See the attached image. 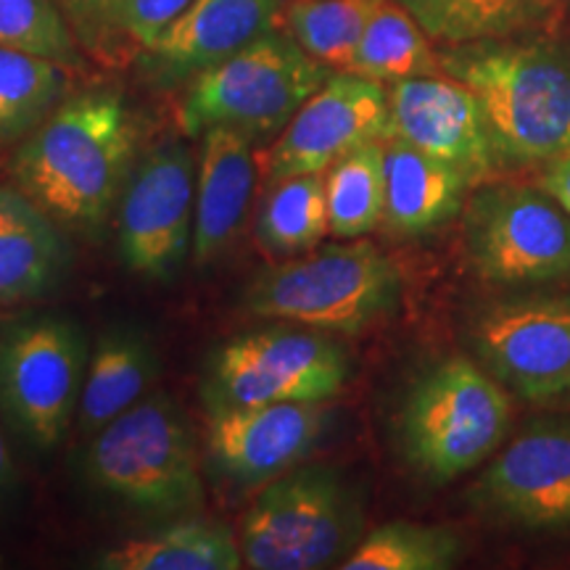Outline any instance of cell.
<instances>
[{
  "label": "cell",
  "instance_id": "cell-1",
  "mask_svg": "<svg viewBox=\"0 0 570 570\" xmlns=\"http://www.w3.org/2000/svg\"><path fill=\"white\" fill-rule=\"evenodd\" d=\"M138 125L125 98L90 90L48 114L13 159V180L53 223L98 230L130 183Z\"/></svg>",
  "mask_w": 570,
  "mask_h": 570
},
{
  "label": "cell",
  "instance_id": "cell-2",
  "mask_svg": "<svg viewBox=\"0 0 570 570\" xmlns=\"http://www.w3.org/2000/svg\"><path fill=\"white\" fill-rule=\"evenodd\" d=\"M441 67L479 98L499 167H544L570 151V51L558 42L520 35L449 46Z\"/></svg>",
  "mask_w": 570,
  "mask_h": 570
},
{
  "label": "cell",
  "instance_id": "cell-3",
  "mask_svg": "<svg viewBox=\"0 0 570 570\" xmlns=\"http://www.w3.org/2000/svg\"><path fill=\"white\" fill-rule=\"evenodd\" d=\"M85 470L101 494L140 515L173 518L204 504L194 428L167 394L140 399L90 436Z\"/></svg>",
  "mask_w": 570,
  "mask_h": 570
},
{
  "label": "cell",
  "instance_id": "cell-4",
  "mask_svg": "<svg viewBox=\"0 0 570 570\" xmlns=\"http://www.w3.org/2000/svg\"><path fill=\"white\" fill-rule=\"evenodd\" d=\"M510 396L481 362L449 356L415 377L399 407V446L415 473L449 483L508 439Z\"/></svg>",
  "mask_w": 570,
  "mask_h": 570
},
{
  "label": "cell",
  "instance_id": "cell-5",
  "mask_svg": "<svg viewBox=\"0 0 570 570\" xmlns=\"http://www.w3.org/2000/svg\"><path fill=\"white\" fill-rule=\"evenodd\" d=\"M402 302L394 262L373 244H336L265 269L248 283L246 315L356 336Z\"/></svg>",
  "mask_w": 570,
  "mask_h": 570
},
{
  "label": "cell",
  "instance_id": "cell-6",
  "mask_svg": "<svg viewBox=\"0 0 570 570\" xmlns=\"http://www.w3.org/2000/svg\"><path fill=\"white\" fill-rule=\"evenodd\" d=\"M365 510L354 483L327 465L269 481L240 518L238 544L252 570L338 568L362 539Z\"/></svg>",
  "mask_w": 570,
  "mask_h": 570
},
{
  "label": "cell",
  "instance_id": "cell-7",
  "mask_svg": "<svg viewBox=\"0 0 570 570\" xmlns=\"http://www.w3.org/2000/svg\"><path fill=\"white\" fill-rule=\"evenodd\" d=\"M327 77L323 61L288 35L269 30L196 75L180 109V127L190 138L212 127H233L252 138L281 132Z\"/></svg>",
  "mask_w": 570,
  "mask_h": 570
},
{
  "label": "cell",
  "instance_id": "cell-8",
  "mask_svg": "<svg viewBox=\"0 0 570 570\" xmlns=\"http://www.w3.org/2000/svg\"><path fill=\"white\" fill-rule=\"evenodd\" d=\"M352 360L323 331L265 327L219 344L206 356L198 394L206 412L283 402H327L346 386Z\"/></svg>",
  "mask_w": 570,
  "mask_h": 570
},
{
  "label": "cell",
  "instance_id": "cell-9",
  "mask_svg": "<svg viewBox=\"0 0 570 570\" xmlns=\"http://www.w3.org/2000/svg\"><path fill=\"white\" fill-rule=\"evenodd\" d=\"M465 252L475 273L497 285L570 281V214L541 188L487 185L468 202Z\"/></svg>",
  "mask_w": 570,
  "mask_h": 570
},
{
  "label": "cell",
  "instance_id": "cell-10",
  "mask_svg": "<svg viewBox=\"0 0 570 570\" xmlns=\"http://www.w3.org/2000/svg\"><path fill=\"white\" fill-rule=\"evenodd\" d=\"M470 346L525 402L570 399V291L497 298L470 323Z\"/></svg>",
  "mask_w": 570,
  "mask_h": 570
},
{
  "label": "cell",
  "instance_id": "cell-11",
  "mask_svg": "<svg viewBox=\"0 0 570 570\" xmlns=\"http://www.w3.org/2000/svg\"><path fill=\"white\" fill-rule=\"evenodd\" d=\"M88 341L69 320H27L0 341V404L35 446L63 439L80 404Z\"/></svg>",
  "mask_w": 570,
  "mask_h": 570
},
{
  "label": "cell",
  "instance_id": "cell-12",
  "mask_svg": "<svg viewBox=\"0 0 570 570\" xmlns=\"http://www.w3.org/2000/svg\"><path fill=\"white\" fill-rule=\"evenodd\" d=\"M196 175L185 146H164L130 175L117 214V252L132 275L169 281L194 248Z\"/></svg>",
  "mask_w": 570,
  "mask_h": 570
},
{
  "label": "cell",
  "instance_id": "cell-13",
  "mask_svg": "<svg viewBox=\"0 0 570 570\" xmlns=\"http://www.w3.org/2000/svg\"><path fill=\"white\" fill-rule=\"evenodd\" d=\"M391 106L383 82L338 71L302 104L265 159V180L323 175L341 156L373 140H391Z\"/></svg>",
  "mask_w": 570,
  "mask_h": 570
},
{
  "label": "cell",
  "instance_id": "cell-14",
  "mask_svg": "<svg viewBox=\"0 0 570 570\" xmlns=\"http://www.w3.org/2000/svg\"><path fill=\"white\" fill-rule=\"evenodd\" d=\"M470 502L525 531L570 529V420L525 428L483 470Z\"/></svg>",
  "mask_w": 570,
  "mask_h": 570
},
{
  "label": "cell",
  "instance_id": "cell-15",
  "mask_svg": "<svg viewBox=\"0 0 570 570\" xmlns=\"http://www.w3.org/2000/svg\"><path fill=\"white\" fill-rule=\"evenodd\" d=\"M389 106L391 138L452 164L473 185L499 169L487 117L465 82L449 75L399 80L389 88Z\"/></svg>",
  "mask_w": 570,
  "mask_h": 570
},
{
  "label": "cell",
  "instance_id": "cell-16",
  "mask_svg": "<svg viewBox=\"0 0 570 570\" xmlns=\"http://www.w3.org/2000/svg\"><path fill=\"white\" fill-rule=\"evenodd\" d=\"M327 428L323 402H283L209 415V462L227 481L254 487L288 473L315 452Z\"/></svg>",
  "mask_w": 570,
  "mask_h": 570
},
{
  "label": "cell",
  "instance_id": "cell-17",
  "mask_svg": "<svg viewBox=\"0 0 570 570\" xmlns=\"http://www.w3.org/2000/svg\"><path fill=\"white\" fill-rule=\"evenodd\" d=\"M281 9L283 0H194L142 48L146 67L164 82L202 75L273 30Z\"/></svg>",
  "mask_w": 570,
  "mask_h": 570
},
{
  "label": "cell",
  "instance_id": "cell-18",
  "mask_svg": "<svg viewBox=\"0 0 570 570\" xmlns=\"http://www.w3.org/2000/svg\"><path fill=\"white\" fill-rule=\"evenodd\" d=\"M196 180L194 265L217 259L238 235L252 204L256 180L254 138L233 127H212L204 135Z\"/></svg>",
  "mask_w": 570,
  "mask_h": 570
},
{
  "label": "cell",
  "instance_id": "cell-19",
  "mask_svg": "<svg viewBox=\"0 0 570 570\" xmlns=\"http://www.w3.org/2000/svg\"><path fill=\"white\" fill-rule=\"evenodd\" d=\"M473 183L452 164L386 140V209L383 225L396 235H425L454 219Z\"/></svg>",
  "mask_w": 570,
  "mask_h": 570
},
{
  "label": "cell",
  "instance_id": "cell-20",
  "mask_svg": "<svg viewBox=\"0 0 570 570\" xmlns=\"http://www.w3.org/2000/svg\"><path fill=\"white\" fill-rule=\"evenodd\" d=\"M159 375V356L146 333L135 327H111L98 338L85 370L77 423L85 436H96L104 425L148 396Z\"/></svg>",
  "mask_w": 570,
  "mask_h": 570
},
{
  "label": "cell",
  "instance_id": "cell-21",
  "mask_svg": "<svg viewBox=\"0 0 570 570\" xmlns=\"http://www.w3.org/2000/svg\"><path fill=\"white\" fill-rule=\"evenodd\" d=\"M67 248L53 219L21 190L0 185V306L46 294Z\"/></svg>",
  "mask_w": 570,
  "mask_h": 570
},
{
  "label": "cell",
  "instance_id": "cell-22",
  "mask_svg": "<svg viewBox=\"0 0 570 570\" xmlns=\"http://www.w3.org/2000/svg\"><path fill=\"white\" fill-rule=\"evenodd\" d=\"M431 40L465 46L479 40L520 38L544 30L558 0H396Z\"/></svg>",
  "mask_w": 570,
  "mask_h": 570
},
{
  "label": "cell",
  "instance_id": "cell-23",
  "mask_svg": "<svg viewBox=\"0 0 570 570\" xmlns=\"http://www.w3.org/2000/svg\"><path fill=\"white\" fill-rule=\"evenodd\" d=\"M101 570H240L238 537L219 523L185 520L125 541L96 560Z\"/></svg>",
  "mask_w": 570,
  "mask_h": 570
},
{
  "label": "cell",
  "instance_id": "cell-24",
  "mask_svg": "<svg viewBox=\"0 0 570 570\" xmlns=\"http://www.w3.org/2000/svg\"><path fill=\"white\" fill-rule=\"evenodd\" d=\"M348 71L394 85L410 77L444 75V67L441 56L433 51L431 38L412 19V13L396 0H383L362 32Z\"/></svg>",
  "mask_w": 570,
  "mask_h": 570
},
{
  "label": "cell",
  "instance_id": "cell-25",
  "mask_svg": "<svg viewBox=\"0 0 570 570\" xmlns=\"http://www.w3.org/2000/svg\"><path fill=\"white\" fill-rule=\"evenodd\" d=\"M327 223L341 240L362 238L383 223L386 209V140L354 148L327 169Z\"/></svg>",
  "mask_w": 570,
  "mask_h": 570
},
{
  "label": "cell",
  "instance_id": "cell-26",
  "mask_svg": "<svg viewBox=\"0 0 570 570\" xmlns=\"http://www.w3.org/2000/svg\"><path fill=\"white\" fill-rule=\"evenodd\" d=\"M256 240L273 256H298L323 244L331 233L323 175H296L269 185L256 217Z\"/></svg>",
  "mask_w": 570,
  "mask_h": 570
},
{
  "label": "cell",
  "instance_id": "cell-27",
  "mask_svg": "<svg viewBox=\"0 0 570 570\" xmlns=\"http://www.w3.org/2000/svg\"><path fill=\"white\" fill-rule=\"evenodd\" d=\"M465 552L462 537L446 525L394 520L360 539L341 570H449Z\"/></svg>",
  "mask_w": 570,
  "mask_h": 570
},
{
  "label": "cell",
  "instance_id": "cell-28",
  "mask_svg": "<svg viewBox=\"0 0 570 570\" xmlns=\"http://www.w3.org/2000/svg\"><path fill=\"white\" fill-rule=\"evenodd\" d=\"M61 63L0 46V142L38 127L59 104L67 77Z\"/></svg>",
  "mask_w": 570,
  "mask_h": 570
},
{
  "label": "cell",
  "instance_id": "cell-29",
  "mask_svg": "<svg viewBox=\"0 0 570 570\" xmlns=\"http://www.w3.org/2000/svg\"><path fill=\"white\" fill-rule=\"evenodd\" d=\"M383 0H291V38L327 69L348 71L367 21Z\"/></svg>",
  "mask_w": 570,
  "mask_h": 570
},
{
  "label": "cell",
  "instance_id": "cell-30",
  "mask_svg": "<svg viewBox=\"0 0 570 570\" xmlns=\"http://www.w3.org/2000/svg\"><path fill=\"white\" fill-rule=\"evenodd\" d=\"M0 46L46 56L67 69L82 63L69 21L56 0H0Z\"/></svg>",
  "mask_w": 570,
  "mask_h": 570
},
{
  "label": "cell",
  "instance_id": "cell-31",
  "mask_svg": "<svg viewBox=\"0 0 570 570\" xmlns=\"http://www.w3.org/2000/svg\"><path fill=\"white\" fill-rule=\"evenodd\" d=\"M88 51H111L119 35L122 0H56Z\"/></svg>",
  "mask_w": 570,
  "mask_h": 570
},
{
  "label": "cell",
  "instance_id": "cell-32",
  "mask_svg": "<svg viewBox=\"0 0 570 570\" xmlns=\"http://www.w3.org/2000/svg\"><path fill=\"white\" fill-rule=\"evenodd\" d=\"M194 0H122L119 9V35L122 40L146 48L159 38Z\"/></svg>",
  "mask_w": 570,
  "mask_h": 570
},
{
  "label": "cell",
  "instance_id": "cell-33",
  "mask_svg": "<svg viewBox=\"0 0 570 570\" xmlns=\"http://www.w3.org/2000/svg\"><path fill=\"white\" fill-rule=\"evenodd\" d=\"M539 188L570 214V151L560 154L558 159L547 161L541 167Z\"/></svg>",
  "mask_w": 570,
  "mask_h": 570
},
{
  "label": "cell",
  "instance_id": "cell-34",
  "mask_svg": "<svg viewBox=\"0 0 570 570\" xmlns=\"http://www.w3.org/2000/svg\"><path fill=\"white\" fill-rule=\"evenodd\" d=\"M9 475H11V460H9V449H6V441H3V433H0V489L9 483Z\"/></svg>",
  "mask_w": 570,
  "mask_h": 570
},
{
  "label": "cell",
  "instance_id": "cell-35",
  "mask_svg": "<svg viewBox=\"0 0 570 570\" xmlns=\"http://www.w3.org/2000/svg\"><path fill=\"white\" fill-rule=\"evenodd\" d=\"M558 3H560V0H558Z\"/></svg>",
  "mask_w": 570,
  "mask_h": 570
}]
</instances>
